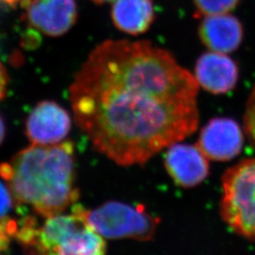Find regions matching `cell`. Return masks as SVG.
Returning <instances> with one entry per match:
<instances>
[{"label": "cell", "instance_id": "obj_1", "mask_svg": "<svg viewBox=\"0 0 255 255\" xmlns=\"http://www.w3.org/2000/svg\"><path fill=\"white\" fill-rule=\"evenodd\" d=\"M194 75L147 41L107 40L75 75V121L101 154L121 166L145 164L199 126Z\"/></svg>", "mask_w": 255, "mask_h": 255}, {"label": "cell", "instance_id": "obj_2", "mask_svg": "<svg viewBox=\"0 0 255 255\" xmlns=\"http://www.w3.org/2000/svg\"><path fill=\"white\" fill-rule=\"evenodd\" d=\"M0 177L8 182L17 205L29 207L44 219L64 213L80 196L74 145L68 141L31 144L9 163L0 164Z\"/></svg>", "mask_w": 255, "mask_h": 255}, {"label": "cell", "instance_id": "obj_3", "mask_svg": "<svg viewBox=\"0 0 255 255\" xmlns=\"http://www.w3.org/2000/svg\"><path fill=\"white\" fill-rule=\"evenodd\" d=\"M14 238L29 253L40 255H102L107 251L105 239L74 212L46 218L42 225L27 217L18 223Z\"/></svg>", "mask_w": 255, "mask_h": 255}, {"label": "cell", "instance_id": "obj_4", "mask_svg": "<svg viewBox=\"0 0 255 255\" xmlns=\"http://www.w3.org/2000/svg\"><path fill=\"white\" fill-rule=\"evenodd\" d=\"M71 210L104 239L149 241L159 224L158 219L144 206H132L120 201H109L95 209H85L81 204L74 203Z\"/></svg>", "mask_w": 255, "mask_h": 255}, {"label": "cell", "instance_id": "obj_5", "mask_svg": "<svg viewBox=\"0 0 255 255\" xmlns=\"http://www.w3.org/2000/svg\"><path fill=\"white\" fill-rule=\"evenodd\" d=\"M219 212L236 234L255 241V158L243 160L224 173Z\"/></svg>", "mask_w": 255, "mask_h": 255}, {"label": "cell", "instance_id": "obj_6", "mask_svg": "<svg viewBox=\"0 0 255 255\" xmlns=\"http://www.w3.org/2000/svg\"><path fill=\"white\" fill-rule=\"evenodd\" d=\"M71 129V117L57 102H39L26 121V135L32 145H55L63 142Z\"/></svg>", "mask_w": 255, "mask_h": 255}, {"label": "cell", "instance_id": "obj_7", "mask_svg": "<svg viewBox=\"0 0 255 255\" xmlns=\"http://www.w3.org/2000/svg\"><path fill=\"white\" fill-rule=\"evenodd\" d=\"M244 144V132L237 121L215 119L202 128L197 146L214 161L225 162L237 157Z\"/></svg>", "mask_w": 255, "mask_h": 255}, {"label": "cell", "instance_id": "obj_8", "mask_svg": "<svg viewBox=\"0 0 255 255\" xmlns=\"http://www.w3.org/2000/svg\"><path fill=\"white\" fill-rule=\"evenodd\" d=\"M30 24L48 36L66 33L77 20L75 0H23Z\"/></svg>", "mask_w": 255, "mask_h": 255}, {"label": "cell", "instance_id": "obj_9", "mask_svg": "<svg viewBox=\"0 0 255 255\" xmlns=\"http://www.w3.org/2000/svg\"><path fill=\"white\" fill-rule=\"evenodd\" d=\"M164 165L174 182L183 188L201 184L209 174L208 158L197 145L177 142L168 146Z\"/></svg>", "mask_w": 255, "mask_h": 255}, {"label": "cell", "instance_id": "obj_10", "mask_svg": "<svg viewBox=\"0 0 255 255\" xmlns=\"http://www.w3.org/2000/svg\"><path fill=\"white\" fill-rule=\"evenodd\" d=\"M193 75L200 87L212 94L222 95L235 89L239 70L228 54L209 50L198 59Z\"/></svg>", "mask_w": 255, "mask_h": 255}, {"label": "cell", "instance_id": "obj_11", "mask_svg": "<svg viewBox=\"0 0 255 255\" xmlns=\"http://www.w3.org/2000/svg\"><path fill=\"white\" fill-rule=\"evenodd\" d=\"M199 35L210 51L230 54L236 51L243 40V27L231 12L202 16Z\"/></svg>", "mask_w": 255, "mask_h": 255}, {"label": "cell", "instance_id": "obj_12", "mask_svg": "<svg viewBox=\"0 0 255 255\" xmlns=\"http://www.w3.org/2000/svg\"><path fill=\"white\" fill-rule=\"evenodd\" d=\"M111 15L119 30L129 35H140L153 23L154 6L151 0H114Z\"/></svg>", "mask_w": 255, "mask_h": 255}, {"label": "cell", "instance_id": "obj_13", "mask_svg": "<svg viewBox=\"0 0 255 255\" xmlns=\"http://www.w3.org/2000/svg\"><path fill=\"white\" fill-rule=\"evenodd\" d=\"M240 0H193L199 15H210L231 12Z\"/></svg>", "mask_w": 255, "mask_h": 255}, {"label": "cell", "instance_id": "obj_14", "mask_svg": "<svg viewBox=\"0 0 255 255\" xmlns=\"http://www.w3.org/2000/svg\"><path fill=\"white\" fill-rule=\"evenodd\" d=\"M243 119L244 133L249 138L253 146H255V86L251 92L249 100L247 101Z\"/></svg>", "mask_w": 255, "mask_h": 255}, {"label": "cell", "instance_id": "obj_15", "mask_svg": "<svg viewBox=\"0 0 255 255\" xmlns=\"http://www.w3.org/2000/svg\"><path fill=\"white\" fill-rule=\"evenodd\" d=\"M17 229L18 222H16L14 219L0 220V253L8 250L10 238H14Z\"/></svg>", "mask_w": 255, "mask_h": 255}, {"label": "cell", "instance_id": "obj_16", "mask_svg": "<svg viewBox=\"0 0 255 255\" xmlns=\"http://www.w3.org/2000/svg\"><path fill=\"white\" fill-rule=\"evenodd\" d=\"M14 206L15 201L9 186L0 182V220L8 219L10 211Z\"/></svg>", "mask_w": 255, "mask_h": 255}, {"label": "cell", "instance_id": "obj_17", "mask_svg": "<svg viewBox=\"0 0 255 255\" xmlns=\"http://www.w3.org/2000/svg\"><path fill=\"white\" fill-rule=\"evenodd\" d=\"M9 77L4 65L0 62V101H2L7 94Z\"/></svg>", "mask_w": 255, "mask_h": 255}, {"label": "cell", "instance_id": "obj_18", "mask_svg": "<svg viewBox=\"0 0 255 255\" xmlns=\"http://www.w3.org/2000/svg\"><path fill=\"white\" fill-rule=\"evenodd\" d=\"M5 136H6V126H5L4 120L0 116V145L3 143Z\"/></svg>", "mask_w": 255, "mask_h": 255}, {"label": "cell", "instance_id": "obj_19", "mask_svg": "<svg viewBox=\"0 0 255 255\" xmlns=\"http://www.w3.org/2000/svg\"><path fill=\"white\" fill-rule=\"evenodd\" d=\"M2 1L5 2L6 4H8L10 7H14L18 3L19 0H2Z\"/></svg>", "mask_w": 255, "mask_h": 255}, {"label": "cell", "instance_id": "obj_20", "mask_svg": "<svg viewBox=\"0 0 255 255\" xmlns=\"http://www.w3.org/2000/svg\"><path fill=\"white\" fill-rule=\"evenodd\" d=\"M96 3H100V4H103V3H108V2H113L114 0H93Z\"/></svg>", "mask_w": 255, "mask_h": 255}]
</instances>
